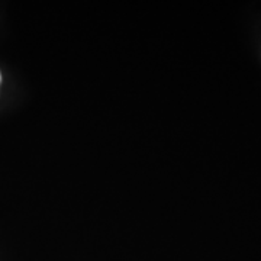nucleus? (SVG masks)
I'll use <instances>...</instances> for the list:
<instances>
[{
  "label": "nucleus",
  "instance_id": "nucleus-1",
  "mask_svg": "<svg viewBox=\"0 0 261 261\" xmlns=\"http://www.w3.org/2000/svg\"><path fill=\"white\" fill-rule=\"evenodd\" d=\"M0 82H2V74H0Z\"/></svg>",
  "mask_w": 261,
  "mask_h": 261
}]
</instances>
